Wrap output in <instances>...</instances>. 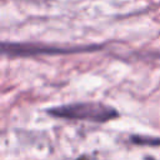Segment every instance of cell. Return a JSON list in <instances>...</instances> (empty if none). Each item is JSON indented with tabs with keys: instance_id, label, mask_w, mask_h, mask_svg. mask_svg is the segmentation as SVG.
<instances>
[{
	"instance_id": "obj_2",
	"label": "cell",
	"mask_w": 160,
	"mask_h": 160,
	"mask_svg": "<svg viewBox=\"0 0 160 160\" xmlns=\"http://www.w3.org/2000/svg\"><path fill=\"white\" fill-rule=\"evenodd\" d=\"M99 45H85V46H54L45 44H18V42H4L2 52L9 55H36V54H68L79 51H91V49H99Z\"/></svg>"
},
{
	"instance_id": "obj_3",
	"label": "cell",
	"mask_w": 160,
	"mask_h": 160,
	"mask_svg": "<svg viewBox=\"0 0 160 160\" xmlns=\"http://www.w3.org/2000/svg\"><path fill=\"white\" fill-rule=\"evenodd\" d=\"M132 141L138 144H160V139H150V138H142V136H134Z\"/></svg>"
},
{
	"instance_id": "obj_1",
	"label": "cell",
	"mask_w": 160,
	"mask_h": 160,
	"mask_svg": "<svg viewBox=\"0 0 160 160\" xmlns=\"http://www.w3.org/2000/svg\"><path fill=\"white\" fill-rule=\"evenodd\" d=\"M48 114L55 118L69 120H84L91 122H106L119 116V112L112 106L96 101L74 102L55 106L49 109Z\"/></svg>"
}]
</instances>
